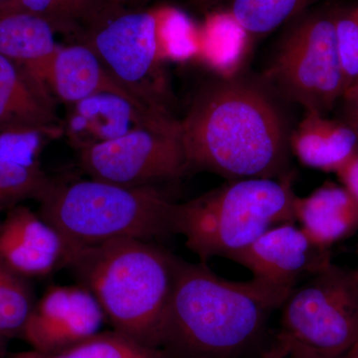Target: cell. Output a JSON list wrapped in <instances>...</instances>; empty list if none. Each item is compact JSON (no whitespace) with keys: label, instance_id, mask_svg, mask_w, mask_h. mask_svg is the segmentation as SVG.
Listing matches in <instances>:
<instances>
[{"label":"cell","instance_id":"6da1fadb","mask_svg":"<svg viewBox=\"0 0 358 358\" xmlns=\"http://www.w3.org/2000/svg\"><path fill=\"white\" fill-rule=\"evenodd\" d=\"M180 126L188 171L230 179L275 178L286 171L291 134L263 85L236 76L207 83Z\"/></svg>","mask_w":358,"mask_h":358},{"label":"cell","instance_id":"8fae6325","mask_svg":"<svg viewBox=\"0 0 358 358\" xmlns=\"http://www.w3.org/2000/svg\"><path fill=\"white\" fill-rule=\"evenodd\" d=\"M228 259L248 268L255 279L288 289L331 263L329 250L313 244L294 222L271 228Z\"/></svg>","mask_w":358,"mask_h":358},{"label":"cell","instance_id":"ab89813d","mask_svg":"<svg viewBox=\"0 0 358 358\" xmlns=\"http://www.w3.org/2000/svg\"><path fill=\"white\" fill-rule=\"evenodd\" d=\"M4 1H6V0H0V4L3 3Z\"/></svg>","mask_w":358,"mask_h":358},{"label":"cell","instance_id":"52a82bcc","mask_svg":"<svg viewBox=\"0 0 358 358\" xmlns=\"http://www.w3.org/2000/svg\"><path fill=\"white\" fill-rule=\"evenodd\" d=\"M79 38L131 95L150 107L166 110L155 10L112 4Z\"/></svg>","mask_w":358,"mask_h":358},{"label":"cell","instance_id":"8992f818","mask_svg":"<svg viewBox=\"0 0 358 358\" xmlns=\"http://www.w3.org/2000/svg\"><path fill=\"white\" fill-rule=\"evenodd\" d=\"M281 310L278 338L343 357L358 343L357 270L329 264L294 287Z\"/></svg>","mask_w":358,"mask_h":358},{"label":"cell","instance_id":"e0dca14e","mask_svg":"<svg viewBox=\"0 0 358 358\" xmlns=\"http://www.w3.org/2000/svg\"><path fill=\"white\" fill-rule=\"evenodd\" d=\"M289 148L303 166L336 173L358 154V131L352 124L307 112L289 136Z\"/></svg>","mask_w":358,"mask_h":358},{"label":"cell","instance_id":"d590c367","mask_svg":"<svg viewBox=\"0 0 358 358\" xmlns=\"http://www.w3.org/2000/svg\"><path fill=\"white\" fill-rule=\"evenodd\" d=\"M343 358H358V343H355Z\"/></svg>","mask_w":358,"mask_h":358},{"label":"cell","instance_id":"f35d334b","mask_svg":"<svg viewBox=\"0 0 358 358\" xmlns=\"http://www.w3.org/2000/svg\"><path fill=\"white\" fill-rule=\"evenodd\" d=\"M45 358H67L64 357V355H44Z\"/></svg>","mask_w":358,"mask_h":358},{"label":"cell","instance_id":"d6a6232c","mask_svg":"<svg viewBox=\"0 0 358 358\" xmlns=\"http://www.w3.org/2000/svg\"><path fill=\"white\" fill-rule=\"evenodd\" d=\"M10 358H45V357L42 353L33 350V352L16 353V355H11Z\"/></svg>","mask_w":358,"mask_h":358},{"label":"cell","instance_id":"60d3db41","mask_svg":"<svg viewBox=\"0 0 358 358\" xmlns=\"http://www.w3.org/2000/svg\"><path fill=\"white\" fill-rule=\"evenodd\" d=\"M357 274H358V268H357Z\"/></svg>","mask_w":358,"mask_h":358},{"label":"cell","instance_id":"e575fe53","mask_svg":"<svg viewBox=\"0 0 358 358\" xmlns=\"http://www.w3.org/2000/svg\"><path fill=\"white\" fill-rule=\"evenodd\" d=\"M284 352L279 348V346L275 345L274 348L271 350V352L266 353L264 358H284Z\"/></svg>","mask_w":358,"mask_h":358},{"label":"cell","instance_id":"4dcf8cb0","mask_svg":"<svg viewBox=\"0 0 358 358\" xmlns=\"http://www.w3.org/2000/svg\"><path fill=\"white\" fill-rule=\"evenodd\" d=\"M346 102L350 103V113H352V119L355 121L353 127L358 126V96L357 98L350 99V100H346Z\"/></svg>","mask_w":358,"mask_h":358},{"label":"cell","instance_id":"ffe728a7","mask_svg":"<svg viewBox=\"0 0 358 358\" xmlns=\"http://www.w3.org/2000/svg\"><path fill=\"white\" fill-rule=\"evenodd\" d=\"M108 0H6L0 10L23 11L41 16L57 31L81 35L107 7Z\"/></svg>","mask_w":358,"mask_h":358},{"label":"cell","instance_id":"1f68e13d","mask_svg":"<svg viewBox=\"0 0 358 358\" xmlns=\"http://www.w3.org/2000/svg\"><path fill=\"white\" fill-rule=\"evenodd\" d=\"M192 3L202 10L210 8L214 4L217 3L219 0H192Z\"/></svg>","mask_w":358,"mask_h":358},{"label":"cell","instance_id":"74e56055","mask_svg":"<svg viewBox=\"0 0 358 358\" xmlns=\"http://www.w3.org/2000/svg\"><path fill=\"white\" fill-rule=\"evenodd\" d=\"M350 14H352V17L355 18V20L358 23V7L355 8V10H352Z\"/></svg>","mask_w":358,"mask_h":358},{"label":"cell","instance_id":"b9f144b4","mask_svg":"<svg viewBox=\"0 0 358 358\" xmlns=\"http://www.w3.org/2000/svg\"><path fill=\"white\" fill-rule=\"evenodd\" d=\"M357 252H358V244H357Z\"/></svg>","mask_w":358,"mask_h":358},{"label":"cell","instance_id":"7402d4cb","mask_svg":"<svg viewBox=\"0 0 358 358\" xmlns=\"http://www.w3.org/2000/svg\"><path fill=\"white\" fill-rule=\"evenodd\" d=\"M160 60L183 62L197 58L199 27L186 14L173 7L157 9Z\"/></svg>","mask_w":358,"mask_h":358},{"label":"cell","instance_id":"2e32d148","mask_svg":"<svg viewBox=\"0 0 358 358\" xmlns=\"http://www.w3.org/2000/svg\"><path fill=\"white\" fill-rule=\"evenodd\" d=\"M296 222L320 248L329 247L358 230V200L343 186L326 183L294 202Z\"/></svg>","mask_w":358,"mask_h":358},{"label":"cell","instance_id":"30bf717a","mask_svg":"<svg viewBox=\"0 0 358 358\" xmlns=\"http://www.w3.org/2000/svg\"><path fill=\"white\" fill-rule=\"evenodd\" d=\"M103 319L88 289L53 286L35 303L21 336L35 352L57 355L99 333Z\"/></svg>","mask_w":358,"mask_h":358},{"label":"cell","instance_id":"7a4b0ae2","mask_svg":"<svg viewBox=\"0 0 358 358\" xmlns=\"http://www.w3.org/2000/svg\"><path fill=\"white\" fill-rule=\"evenodd\" d=\"M292 289L255 278L228 281L206 263L178 258L159 348L167 358H240L256 345Z\"/></svg>","mask_w":358,"mask_h":358},{"label":"cell","instance_id":"f546056e","mask_svg":"<svg viewBox=\"0 0 358 358\" xmlns=\"http://www.w3.org/2000/svg\"><path fill=\"white\" fill-rule=\"evenodd\" d=\"M110 3L117 4L126 7H133V8H141V6L148 1V0H108Z\"/></svg>","mask_w":358,"mask_h":358},{"label":"cell","instance_id":"484cf974","mask_svg":"<svg viewBox=\"0 0 358 358\" xmlns=\"http://www.w3.org/2000/svg\"><path fill=\"white\" fill-rule=\"evenodd\" d=\"M334 25L336 50L346 92L358 78V23L348 13L334 16Z\"/></svg>","mask_w":358,"mask_h":358},{"label":"cell","instance_id":"ac0fdd59","mask_svg":"<svg viewBox=\"0 0 358 358\" xmlns=\"http://www.w3.org/2000/svg\"><path fill=\"white\" fill-rule=\"evenodd\" d=\"M56 32L53 24L41 16L0 10V56L22 66L40 80L45 66L59 48Z\"/></svg>","mask_w":358,"mask_h":358},{"label":"cell","instance_id":"4fadbf2b","mask_svg":"<svg viewBox=\"0 0 358 358\" xmlns=\"http://www.w3.org/2000/svg\"><path fill=\"white\" fill-rule=\"evenodd\" d=\"M63 251L60 235L27 207L13 208L0 226V261L26 278L48 275Z\"/></svg>","mask_w":358,"mask_h":358},{"label":"cell","instance_id":"4316f807","mask_svg":"<svg viewBox=\"0 0 358 358\" xmlns=\"http://www.w3.org/2000/svg\"><path fill=\"white\" fill-rule=\"evenodd\" d=\"M43 136L31 129L0 131V157L20 166H39L36 159Z\"/></svg>","mask_w":358,"mask_h":358},{"label":"cell","instance_id":"5bb4252c","mask_svg":"<svg viewBox=\"0 0 358 358\" xmlns=\"http://www.w3.org/2000/svg\"><path fill=\"white\" fill-rule=\"evenodd\" d=\"M40 80L46 84L52 95L54 94L71 106L91 96L110 94L128 99L136 105L155 109L141 102L117 83L95 52L81 42L59 47L45 66Z\"/></svg>","mask_w":358,"mask_h":358},{"label":"cell","instance_id":"d4e9b609","mask_svg":"<svg viewBox=\"0 0 358 358\" xmlns=\"http://www.w3.org/2000/svg\"><path fill=\"white\" fill-rule=\"evenodd\" d=\"M53 180L39 166H24L0 157V203L41 199Z\"/></svg>","mask_w":358,"mask_h":358},{"label":"cell","instance_id":"603a6c76","mask_svg":"<svg viewBox=\"0 0 358 358\" xmlns=\"http://www.w3.org/2000/svg\"><path fill=\"white\" fill-rule=\"evenodd\" d=\"M35 303L27 278L0 261V334L8 338L22 334Z\"/></svg>","mask_w":358,"mask_h":358},{"label":"cell","instance_id":"ba28073f","mask_svg":"<svg viewBox=\"0 0 358 358\" xmlns=\"http://www.w3.org/2000/svg\"><path fill=\"white\" fill-rule=\"evenodd\" d=\"M281 95L307 112L324 115L345 95L334 16L313 15L282 38L265 74Z\"/></svg>","mask_w":358,"mask_h":358},{"label":"cell","instance_id":"83f0119b","mask_svg":"<svg viewBox=\"0 0 358 358\" xmlns=\"http://www.w3.org/2000/svg\"><path fill=\"white\" fill-rule=\"evenodd\" d=\"M343 187H345L358 200V154L345 162L336 171Z\"/></svg>","mask_w":358,"mask_h":358},{"label":"cell","instance_id":"44dd1931","mask_svg":"<svg viewBox=\"0 0 358 358\" xmlns=\"http://www.w3.org/2000/svg\"><path fill=\"white\" fill-rule=\"evenodd\" d=\"M313 0H232L229 11L251 38L274 31Z\"/></svg>","mask_w":358,"mask_h":358},{"label":"cell","instance_id":"cb8c5ba5","mask_svg":"<svg viewBox=\"0 0 358 358\" xmlns=\"http://www.w3.org/2000/svg\"><path fill=\"white\" fill-rule=\"evenodd\" d=\"M60 355L67 358H167L160 348L143 345L115 329L99 331Z\"/></svg>","mask_w":358,"mask_h":358},{"label":"cell","instance_id":"d6986e66","mask_svg":"<svg viewBox=\"0 0 358 358\" xmlns=\"http://www.w3.org/2000/svg\"><path fill=\"white\" fill-rule=\"evenodd\" d=\"M250 39L229 10L209 14L199 26L197 59L222 78L235 77L247 57Z\"/></svg>","mask_w":358,"mask_h":358},{"label":"cell","instance_id":"f1b7e54d","mask_svg":"<svg viewBox=\"0 0 358 358\" xmlns=\"http://www.w3.org/2000/svg\"><path fill=\"white\" fill-rule=\"evenodd\" d=\"M278 343L284 348V358H343V357H331L313 350L307 346L300 343H292V341H282L278 338Z\"/></svg>","mask_w":358,"mask_h":358},{"label":"cell","instance_id":"5b68a950","mask_svg":"<svg viewBox=\"0 0 358 358\" xmlns=\"http://www.w3.org/2000/svg\"><path fill=\"white\" fill-rule=\"evenodd\" d=\"M296 195L291 176L281 179L245 178L176 203L174 235L206 263L214 257L229 258L271 228L296 222Z\"/></svg>","mask_w":358,"mask_h":358},{"label":"cell","instance_id":"277c9868","mask_svg":"<svg viewBox=\"0 0 358 358\" xmlns=\"http://www.w3.org/2000/svg\"><path fill=\"white\" fill-rule=\"evenodd\" d=\"M39 201L40 217L60 235L64 251L124 238L150 242L174 235L176 203L155 186L126 187L93 178L53 181Z\"/></svg>","mask_w":358,"mask_h":358},{"label":"cell","instance_id":"9a60e30c","mask_svg":"<svg viewBox=\"0 0 358 358\" xmlns=\"http://www.w3.org/2000/svg\"><path fill=\"white\" fill-rule=\"evenodd\" d=\"M171 119L169 110L143 107L122 96L103 94L73 105L66 131L80 150L115 140L136 127Z\"/></svg>","mask_w":358,"mask_h":358},{"label":"cell","instance_id":"836d02e7","mask_svg":"<svg viewBox=\"0 0 358 358\" xmlns=\"http://www.w3.org/2000/svg\"><path fill=\"white\" fill-rule=\"evenodd\" d=\"M358 96V78L357 81L352 84V86L350 87L348 91L345 92V95H343V98L345 100H350V99L357 98Z\"/></svg>","mask_w":358,"mask_h":358},{"label":"cell","instance_id":"7c38bea8","mask_svg":"<svg viewBox=\"0 0 358 358\" xmlns=\"http://www.w3.org/2000/svg\"><path fill=\"white\" fill-rule=\"evenodd\" d=\"M13 129H31L48 136H57L63 131L46 84L0 56V131Z\"/></svg>","mask_w":358,"mask_h":358},{"label":"cell","instance_id":"9c48e42d","mask_svg":"<svg viewBox=\"0 0 358 358\" xmlns=\"http://www.w3.org/2000/svg\"><path fill=\"white\" fill-rule=\"evenodd\" d=\"M78 150L90 178L126 187L154 186L188 171L180 121L174 117Z\"/></svg>","mask_w":358,"mask_h":358},{"label":"cell","instance_id":"8d00e7d4","mask_svg":"<svg viewBox=\"0 0 358 358\" xmlns=\"http://www.w3.org/2000/svg\"><path fill=\"white\" fill-rule=\"evenodd\" d=\"M6 338L0 334V358H6Z\"/></svg>","mask_w":358,"mask_h":358},{"label":"cell","instance_id":"3957f363","mask_svg":"<svg viewBox=\"0 0 358 358\" xmlns=\"http://www.w3.org/2000/svg\"><path fill=\"white\" fill-rule=\"evenodd\" d=\"M178 257L143 240H110L63 252L61 265L88 289L114 329L159 348Z\"/></svg>","mask_w":358,"mask_h":358}]
</instances>
